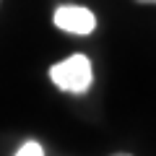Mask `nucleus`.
Here are the masks:
<instances>
[{
    "label": "nucleus",
    "mask_w": 156,
    "mask_h": 156,
    "mask_svg": "<svg viewBox=\"0 0 156 156\" xmlns=\"http://www.w3.org/2000/svg\"><path fill=\"white\" fill-rule=\"evenodd\" d=\"M50 78L60 91L68 94H86L91 89L94 73H91V60L86 55H70L68 60L55 62L50 68Z\"/></svg>",
    "instance_id": "1"
},
{
    "label": "nucleus",
    "mask_w": 156,
    "mask_h": 156,
    "mask_svg": "<svg viewBox=\"0 0 156 156\" xmlns=\"http://www.w3.org/2000/svg\"><path fill=\"white\" fill-rule=\"evenodd\" d=\"M55 26L60 31L86 37V34H91L96 29V16L83 5H60L55 11Z\"/></svg>",
    "instance_id": "2"
},
{
    "label": "nucleus",
    "mask_w": 156,
    "mask_h": 156,
    "mask_svg": "<svg viewBox=\"0 0 156 156\" xmlns=\"http://www.w3.org/2000/svg\"><path fill=\"white\" fill-rule=\"evenodd\" d=\"M16 156H44V148H42L37 140H29V143H23L21 148H18Z\"/></svg>",
    "instance_id": "3"
},
{
    "label": "nucleus",
    "mask_w": 156,
    "mask_h": 156,
    "mask_svg": "<svg viewBox=\"0 0 156 156\" xmlns=\"http://www.w3.org/2000/svg\"><path fill=\"white\" fill-rule=\"evenodd\" d=\"M135 3H140V5H156V0H135Z\"/></svg>",
    "instance_id": "4"
},
{
    "label": "nucleus",
    "mask_w": 156,
    "mask_h": 156,
    "mask_svg": "<svg viewBox=\"0 0 156 156\" xmlns=\"http://www.w3.org/2000/svg\"><path fill=\"white\" fill-rule=\"evenodd\" d=\"M112 156H130V154H112Z\"/></svg>",
    "instance_id": "5"
}]
</instances>
